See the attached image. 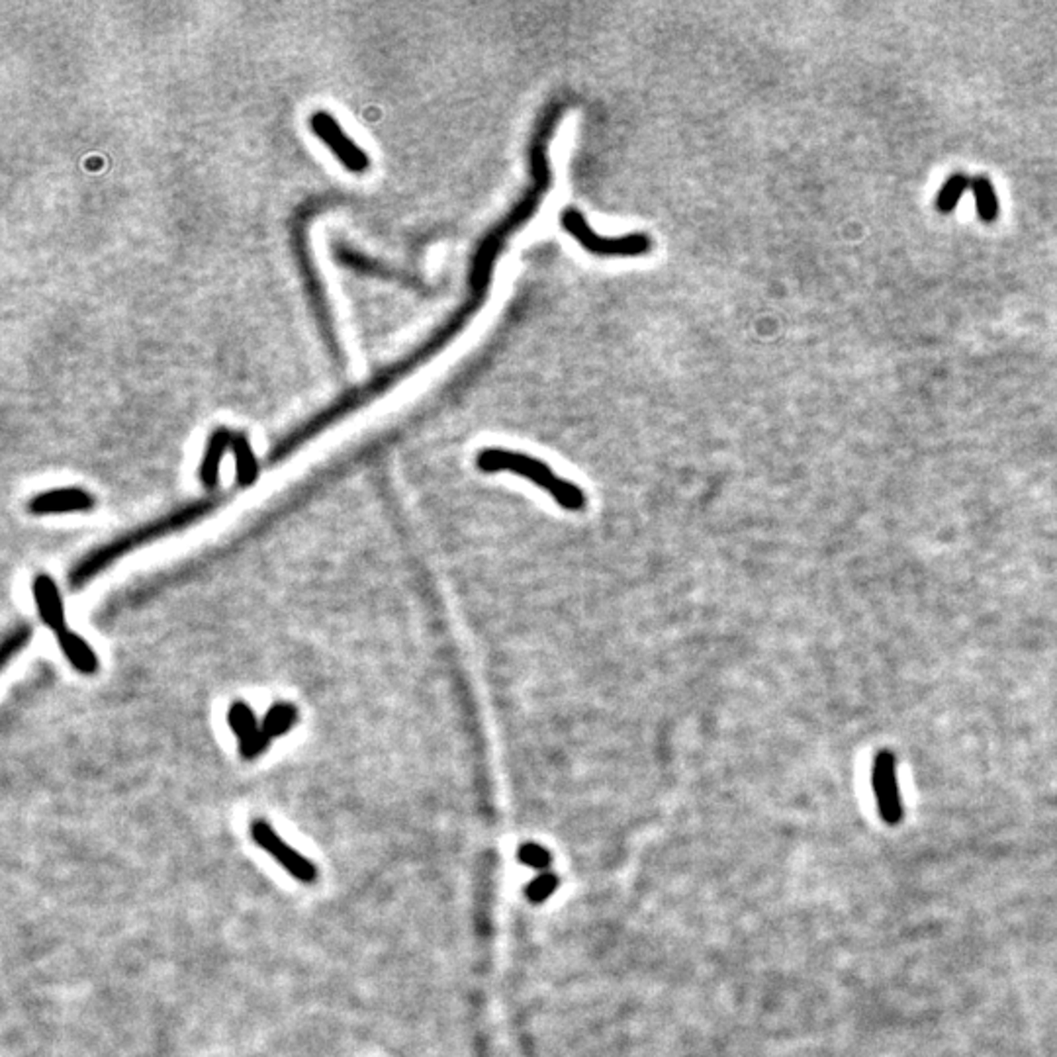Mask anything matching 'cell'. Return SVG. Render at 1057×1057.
<instances>
[{
	"instance_id": "1",
	"label": "cell",
	"mask_w": 1057,
	"mask_h": 1057,
	"mask_svg": "<svg viewBox=\"0 0 1057 1057\" xmlns=\"http://www.w3.org/2000/svg\"><path fill=\"white\" fill-rule=\"evenodd\" d=\"M476 467L484 472H511L521 478L537 484L549 492L557 504L569 511H579L586 508V494L576 484L560 478L554 474L543 460L528 457L525 453H515L508 448H486L476 457Z\"/></svg>"
},
{
	"instance_id": "2",
	"label": "cell",
	"mask_w": 1057,
	"mask_h": 1057,
	"mask_svg": "<svg viewBox=\"0 0 1057 1057\" xmlns=\"http://www.w3.org/2000/svg\"><path fill=\"white\" fill-rule=\"evenodd\" d=\"M560 224L591 255L608 257V259H633L652 251V239L647 234L635 231V234L605 237L594 231L586 216L576 208H566L560 214Z\"/></svg>"
},
{
	"instance_id": "3",
	"label": "cell",
	"mask_w": 1057,
	"mask_h": 1057,
	"mask_svg": "<svg viewBox=\"0 0 1057 1057\" xmlns=\"http://www.w3.org/2000/svg\"><path fill=\"white\" fill-rule=\"evenodd\" d=\"M251 841L259 846L263 852L273 858L278 866L285 868L296 881L304 885H314L319 878V870L316 863L306 858L298 850H294L285 838H282L275 827L265 819H255L249 824Z\"/></svg>"
},
{
	"instance_id": "4",
	"label": "cell",
	"mask_w": 1057,
	"mask_h": 1057,
	"mask_svg": "<svg viewBox=\"0 0 1057 1057\" xmlns=\"http://www.w3.org/2000/svg\"><path fill=\"white\" fill-rule=\"evenodd\" d=\"M873 793L878 799V809L883 822L897 824L903 819V805H901L899 783H897V760L893 752L881 750L873 758L871 768Z\"/></svg>"
},
{
	"instance_id": "5",
	"label": "cell",
	"mask_w": 1057,
	"mask_h": 1057,
	"mask_svg": "<svg viewBox=\"0 0 1057 1057\" xmlns=\"http://www.w3.org/2000/svg\"><path fill=\"white\" fill-rule=\"evenodd\" d=\"M309 124H312V130L326 141V146L331 147L333 153L337 155L339 161L347 166V169H351L353 173H363L368 169L367 153L363 149H358L353 141L341 132V127L333 116H329L327 112H316L312 118H309Z\"/></svg>"
},
{
	"instance_id": "6",
	"label": "cell",
	"mask_w": 1057,
	"mask_h": 1057,
	"mask_svg": "<svg viewBox=\"0 0 1057 1057\" xmlns=\"http://www.w3.org/2000/svg\"><path fill=\"white\" fill-rule=\"evenodd\" d=\"M32 596L42 623L57 635L65 633L67 630L65 603H63L55 579L47 574H37L32 582Z\"/></svg>"
},
{
	"instance_id": "7",
	"label": "cell",
	"mask_w": 1057,
	"mask_h": 1057,
	"mask_svg": "<svg viewBox=\"0 0 1057 1057\" xmlns=\"http://www.w3.org/2000/svg\"><path fill=\"white\" fill-rule=\"evenodd\" d=\"M95 504V498L83 488H57L32 498L28 509L34 515H59L90 511Z\"/></svg>"
},
{
	"instance_id": "8",
	"label": "cell",
	"mask_w": 1057,
	"mask_h": 1057,
	"mask_svg": "<svg viewBox=\"0 0 1057 1057\" xmlns=\"http://www.w3.org/2000/svg\"><path fill=\"white\" fill-rule=\"evenodd\" d=\"M231 441H234V433L226 428L216 429L208 443H206L204 448V455L200 460V468H198V478L202 482L204 488L214 489L217 484H220V467H222V460L226 457L227 450L231 448Z\"/></svg>"
},
{
	"instance_id": "9",
	"label": "cell",
	"mask_w": 1057,
	"mask_h": 1057,
	"mask_svg": "<svg viewBox=\"0 0 1057 1057\" xmlns=\"http://www.w3.org/2000/svg\"><path fill=\"white\" fill-rule=\"evenodd\" d=\"M57 644L63 656H65L67 662L76 669V672H81L83 676H95L98 672L100 668L98 656L81 635L73 633V630H65V633L57 635Z\"/></svg>"
},
{
	"instance_id": "10",
	"label": "cell",
	"mask_w": 1057,
	"mask_h": 1057,
	"mask_svg": "<svg viewBox=\"0 0 1057 1057\" xmlns=\"http://www.w3.org/2000/svg\"><path fill=\"white\" fill-rule=\"evenodd\" d=\"M231 453L236 458V482L241 488H251L259 480L261 467L257 460L255 450L251 447L249 437L245 433H234V441H231Z\"/></svg>"
},
{
	"instance_id": "11",
	"label": "cell",
	"mask_w": 1057,
	"mask_h": 1057,
	"mask_svg": "<svg viewBox=\"0 0 1057 1057\" xmlns=\"http://www.w3.org/2000/svg\"><path fill=\"white\" fill-rule=\"evenodd\" d=\"M298 717L300 711L298 707L290 701H278L273 707L268 709L267 715L261 720V729L268 734L270 739H278V737H285V734L298 723Z\"/></svg>"
},
{
	"instance_id": "12",
	"label": "cell",
	"mask_w": 1057,
	"mask_h": 1057,
	"mask_svg": "<svg viewBox=\"0 0 1057 1057\" xmlns=\"http://www.w3.org/2000/svg\"><path fill=\"white\" fill-rule=\"evenodd\" d=\"M971 192L977 202V214L985 224H992L999 216V200L995 195V186L985 175L971 176Z\"/></svg>"
},
{
	"instance_id": "13",
	"label": "cell",
	"mask_w": 1057,
	"mask_h": 1057,
	"mask_svg": "<svg viewBox=\"0 0 1057 1057\" xmlns=\"http://www.w3.org/2000/svg\"><path fill=\"white\" fill-rule=\"evenodd\" d=\"M226 719H227L229 730L236 734L237 740L247 739V737H251L253 732L261 729V723L257 720V715L251 709V705L243 700H237L229 705Z\"/></svg>"
},
{
	"instance_id": "14",
	"label": "cell",
	"mask_w": 1057,
	"mask_h": 1057,
	"mask_svg": "<svg viewBox=\"0 0 1057 1057\" xmlns=\"http://www.w3.org/2000/svg\"><path fill=\"white\" fill-rule=\"evenodd\" d=\"M971 188V176L965 175V173H953L948 180L946 185L942 186V190L938 192L936 196V210L940 214H950L956 210L958 202L961 200V196L965 195V190Z\"/></svg>"
},
{
	"instance_id": "15",
	"label": "cell",
	"mask_w": 1057,
	"mask_h": 1057,
	"mask_svg": "<svg viewBox=\"0 0 1057 1057\" xmlns=\"http://www.w3.org/2000/svg\"><path fill=\"white\" fill-rule=\"evenodd\" d=\"M559 883H560V881H559V875H557V873H552V871H545V873H540L537 880H533L531 883L527 885V889H525L527 899L531 901V903H537V905H539V903H545V901H547V899H549V897H550L554 891H557Z\"/></svg>"
},
{
	"instance_id": "16",
	"label": "cell",
	"mask_w": 1057,
	"mask_h": 1057,
	"mask_svg": "<svg viewBox=\"0 0 1057 1057\" xmlns=\"http://www.w3.org/2000/svg\"><path fill=\"white\" fill-rule=\"evenodd\" d=\"M518 858L525 866L533 868V870H549L550 863H552V856L549 850H545L540 844H533V842H525L519 852Z\"/></svg>"
},
{
	"instance_id": "17",
	"label": "cell",
	"mask_w": 1057,
	"mask_h": 1057,
	"mask_svg": "<svg viewBox=\"0 0 1057 1057\" xmlns=\"http://www.w3.org/2000/svg\"><path fill=\"white\" fill-rule=\"evenodd\" d=\"M270 742H273V739L263 729H259L251 737L239 740V754L243 760H255L268 750Z\"/></svg>"
}]
</instances>
